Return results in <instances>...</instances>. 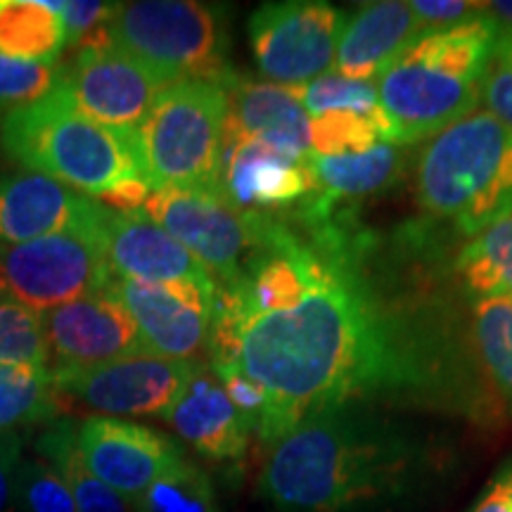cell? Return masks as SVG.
Instances as JSON below:
<instances>
[{"label":"cell","mask_w":512,"mask_h":512,"mask_svg":"<svg viewBox=\"0 0 512 512\" xmlns=\"http://www.w3.org/2000/svg\"><path fill=\"white\" fill-rule=\"evenodd\" d=\"M335 209L302 214L316 247L309 292L287 311H252L216 285L211 368H238L266 389L271 413L259 441L273 446L306 415L361 396L420 384L380 299L358 271V240Z\"/></svg>","instance_id":"obj_1"},{"label":"cell","mask_w":512,"mask_h":512,"mask_svg":"<svg viewBox=\"0 0 512 512\" xmlns=\"http://www.w3.org/2000/svg\"><path fill=\"white\" fill-rule=\"evenodd\" d=\"M418 479V448L351 403L316 411L268 451L259 489L283 512H351L392 501Z\"/></svg>","instance_id":"obj_2"},{"label":"cell","mask_w":512,"mask_h":512,"mask_svg":"<svg viewBox=\"0 0 512 512\" xmlns=\"http://www.w3.org/2000/svg\"><path fill=\"white\" fill-rule=\"evenodd\" d=\"M0 145L24 169L95 200L128 181L145 178L138 133L112 131L83 117L62 81L43 100L5 114Z\"/></svg>","instance_id":"obj_3"},{"label":"cell","mask_w":512,"mask_h":512,"mask_svg":"<svg viewBox=\"0 0 512 512\" xmlns=\"http://www.w3.org/2000/svg\"><path fill=\"white\" fill-rule=\"evenodd\" d=\"M418 202L475 238L512 211V128L491 112H472L422 147Z\"/></svg>","instance_id":"obj_4"},{"label":"cell","mask_w":512,"mask_h":512,"mask_svg":"<svg viewBox=\"0 0 512 512\" xmlns=\"http://www.w3.org/2000/svg\"><path fill=\"white\" fill-rule=\"evenodd\" d=\"M226 79L178 81L157 95L138 128L140 166L152 190L216 188L228 119Z\"/></svg>","instance_id":"obj_5"},{"label":"cell","mask_w":512,"mask_h":512,"mask_svg":"<svg viewBox=\"0 0 512 512\" xmlns=\"http://www.w3.org/2000/svg\"><path fill=\"white\" fill-rule=\"evenodd\" d=\"M121 53L145 64L166 86L192 79H226V29L221 12L195 0L117 3L105 24Z\"/></svg>","instance_id":"obj_6"},{"label":"cell","mask_w":512,"mask_h":512,"mask_svg":"<svg viewBox=\"0 0 512 512\" xmlns=\"http://www.w3.org/2000/svg\"><path fill=\"white\" fill-rule=\"evenodd\" d=\"M143 211L207 268L216 285L238 283L259 245L261 214L235 209L219 188L152 190Z\"/></svg>","instance_id":"obj_7"},{"label":"cell","mask_w":512,"mask_h":512,"mask_svg":"<svg viewBox=\"0 0 512 512\" xmlns=\"http://www.w3.org/2000/svg\"><path fill=\"white\" fill-rule=\"evenodd\" d=\"M0 266L8 292L36 311L57 309L107 290L114 278L100 226L48 235L24 245H0Z\"/></svg>","instance_id":"obj_8"},{"label":"cell","mask_w":512,"mask_h":512,"mask_svg":"<svg viewBox=\"0 0 512 512\" xmlns=\"http://www.w3.org/2000/svg\"><path fill=\"white\" fill-rule=\"evenodd\" d=\"M347 15L320 0L266 3L249 17V43L261 74L285 88H302L332 72Z\"/></svg>","instance_id":"obj_9"},{"label":"cell","mask_w":512,"mask_h":512,"mask_svg":"<svg viewBox=\"0 0 512 512\" xmlns=\"http://www.w3.org/2000/svg\"><path fill=\"white\" fill-rule=\"evenodd\" d=\"M62 88L83 117L112 131L138 133L166 83L112 46L100 27L79 43V55L62 74Z\"/></svg>","instance_id":"obj_10"},{"label":"cell","mask_w":512,"mask_h":512,"mask_svg":"<svg viewBox=\"0 0 512 512\" xmlns=\"http://www.w3.org/2000/svg\"><path fill=\"white\" fill-rule=\"evenodd\" d=\"M200 368L197 361H176L155 354H136L105 366L55 375L64 399H76L93 411L114 415L164 418L181 399Z\"/></svg>","instance_id":"obj_11"},{"label":"cell","mask_w":512,"mask_h":512,"mask_svg":"<svg viewBox=\"0 0 512 512\" xmlns=\"http://www.w3.org/2000/svg\"><path fill=\"white\" fill-rule=\"evenodd\" d=\"M107 290L136 320L147 354L192 361L209 349L216 283H140L114 275Z\"/></svg>","instance_id":"obj_12"},{"label":"cell","mask_w":512,"mask_h":512,"mask_svg":"<svg viewBox=\"0 0 512 512\" xmlns=\"http://www.w3.org/2000/svg\"><path fill=\"white\" fill-rule=\"evenodd\" d=\"M46 335L55 375L147 354L136 320L110 290L46 311Z\"/></svg>","instance_id":"obj_13"},{"label":"cell","mask_w":512,"mask_h":512,"mask_svg":"<svg viewBox=\"0 0 512 512\" xmlns=\"http://www.w3.org/2000/svg\"><path fill=\"white\" fill-rule=\"evenodd\" d=\"M377 95L392 124V145H411L475 112L482 102V83L399 60L377 79Z\"/></svg>","instance_id":"obj_14"},{"label":"cell","mask_w":512,"mask_h":512,"mask_svg":"<svg viewBox=\"0 0 512 512\" xmlns=\"http://www.w3.org/2000/svg\"><path fill=\"white\" fill-rule=\"evenodd\" d=\"M76 441L88 470L131 501L185 458L183 448L166 434L107 415L76 425Z\"/></svg>","instance_id":"obj_15"},{"label":"cell","mask_w":512,"mask_h":512,"mask_svg":"<svg viewBox=\"0 0 512 512\" xmlns=\"http://www.w3.org/2000/svg\"><path fill=\"white\" fill-rule=\"evenodd\" d=\"M102 204L53 178L0 176V245H24L48 235L100 226Z\"/></svg>","instance_id":"obj_16"},{"label":"cell","mask_w":512,"mask_h":512,"mask_svg":"<svg viewBox=\"0 0 512 512\" xmlns=\"http://www.w3.org/2000/svg\"><path fill=\"white\" fill-rule=\"evenodd\" d=\"M100 233L117 278L140 283H216L207 268L145 211H114L102 204Z\"/></svg>","instance_id":"obj_17"},{"label":"cell","mask_w":512,"mask_h":512,"mask_svg":"<svg viewBox=\"0 0 512 512\" xmlns=\"http://www.w3.org/2000/svg\"><path fill=\"white\" fill-rule=\"evenodd\" d=\"M226 200L249 214H275L316 190L306 159H292L264 143L223 140L219 183Z\"/></svg>","instance_id":"obj_18"},{"label":"cell","mask_w":512,"mask_h":512,"mask_svg":"<svg viewBox=\"0 0 512 512\" xmlns=\"http://www.w3.org/2000/svg\"><path fill=\"white\" fill-rule=\"evenodd\" d=\"M226 91L228 119L223 140L264 143L292 159L309 157L311 119L294 88L242 79L230 72Z\"/></svg>","instance_id":"obj_19"},{"label":"cell","mask_w":512,"mask_h":512,"mask_svg":"<svg viewBox=\"0 0 512 512\" xmlns=\"http://www.w3.org/2000/svg\"><path fill=\"white\" fill-rule=\"evenodd\" d=\"M425 36L411 3H366L344 19L335 53V72L349 79L377 81Z\"/></svg>","instance_id":"obj_20"},{"label":"cell","mask_w":512,"mask_h":512,"mask_svg":"<svg viewBox=\"0 0 512 512\" xmlns=\"http://www.w3.org/2000/svg\"><path fill=\"white\" fill-rule=\"evenodd\" d=\"M178 437L211 460L245 456L252 427L242 418L216 375L200 363L181 399L164 415Z\"/></svg>","instance_id":"obj_21"},{"label":"cell","mask_w":512,"mask_h":512,"mask_svg":"<svg viewBox=\"0 0 512 512\" xmlns=\"http://www.w3.org/2000/svg\"><path fill=\"white\" fill-rule=\"evenodd\" d=\"M403 164H406V157L401 147L392 143H382L358 155L323 157L309 152L306 157V166L316 185L313 195L330 204L356 200V197L389 188L401 176Z\"/></svg>","instance_id":"obj_22"},{"label":"cell","mask_w":512,"mask_h":512,"mask_svg":"<svg viewBox=\"0 0 512 512\" xmlns=\"http://www.w3.org/2000/svg\"><path fill=\"white\" fill-rule=\"evenodd\" d=\"M491 57H494V27L482 12L479 17L453 29L422 36L408 50L403 62L422 64L453 79L482 83L489 72Z\"/></svg>","instance_id":"obj_23"},{"label":"cell","mask_w":512,"mask_h":512,"mask_svg":"<svg viewBox=\"0 0 512 512\" xmlns=\"http://www.w3.org/2000/svg\"><path fill=\"white\" fill-rule=\"evenodd\" d=\"M36 451L67 484L76 512H136L131 498L121 496L88 470L76 441L72 420H57L36 439Z\"/></svg>","instance_id":"obj_24"},{"label":"cell","mask_w":512,"mask_h":512,"mask_svg":"<svg viewBox=\"0 0 512 512\" xmlns=\"http://www.w3.org/2000/svg\"><path fill=\"white\" fill-rule=\"evenodd\" d=\"M67 403L50 368L0 366V432L53 425Z\"/></svg>","instance_id":"obj_25"},{"label":"cell","mask_w":512,"mask_h":512,"mask_svg":"<svg viewBox=\"0 0 512 512\" xmlns=\"http://www.w3.org/2000/svg\"><path fill=\"white\" fill-rule=\"evenodd\" d=\"M67 46L60 15L41 0H0V55L17 60H55Z\"/></svg>","instance_id":"obj_26"},{"label":"cell","mask_w":512,"mask_h":512,"mask_svg":"<svg viewBox=\"0 0 512 512\" xmlns=\"http://www.w3.org/2000/svg\"><path fill=\"white\" fill-rule=\"evenodd\" d=\"M456 268L467 290L479 299H512V211L460 249Z\"/></svg>","instance_id":"obj_27"},{"label":"cell","mask_w":512,"mask_h":512,"mask_svg":"<svg viewBox=\"0 0 512 512\" xmlns=\"http://www.w3.org/2000/svg\"><path fill=\"white\" fill-rule=\"evenodd\" d=\"M311 152L323 157L358 155L382 143H392V124L382 107L373 114L349 110L323 112L311 117Z\"/></svg>","instance_id":"obj_28"},{"label":"cell","mask_w":512,"mask_h":512,"mask_svg":"<svg viewBox=\"0 0 512 512\" xmlns=\"http://www.w3.org/2000/svg\"><path fill=\"white\" fill-rule=\"evenodd\" d=\"M133 505L136 512H221L209 475L188 458L147 486Z\"/></svg>","instance_id":"obj_29"},{"label":"cell","mask_w":512,"mask_h":512,"mask_svg":"<svg viewBox=\"0 0 512 512\" xmlns=\"http://www.w3.org/2000/svg\"><path fill=\"white\" fill-rule=\"evenodd\" d=\"M50 344L46 313L27 306L12 294H0V366L48 368Z\"/></svg>","instance_id":"obj_30"},{"label":"cell","mask_w":512,"mask_h":512,"mask_svg":"<svg viewBox=\"0 0 512 512\" xmlns=\"http://www.w3.org/2000/svg\"><path fill=\"white\" fill-rule=\"evenodd\" d=\"M475 339L486 370L512 403V299L484 297L475 304Z\"/></svg>","instance_id":"obj_31"},{"label":"cell","mask_w":512,"mask_h":512,"mask_svg":"<svg viewBox=\"0 0 512 512\" xmlns=\"http://www.w3.org/2000/svg\"><path fill=\"white\" fill-rule=\"evenodd\" d=\"M306 114L318 117L323 112L349 110L358 114H373L380 110L377 83L368 79H349V76L332 72L318 76L302 88H294Z\"/></svg>","instance_id":"obj_32"},{"label":"cell","mask_w":512,"mask_h":512,"mask_svg":"<svg viewBox=\"0 0 512 512\" xmlns=\"http://www.w3.org/2000/svg\"><path fill=\"white\" fill-rule=\"evenodd\" d=\"M64 69L55 60H17L0 55V110L34 105L60 86Z\"/></svg>","instance_id":"obj_33"},{"label":"cell","mask_w":512,"mask_h":512,"mask_svg":"<svg viewBox=\"0 0 512 512\" xmlns=\"http://www.w3.org/2000/svg\"><path fill=\"white\" fill-rule=\"evenodd\" d=\"M17 512H76L64 479L46 460L24 458L15 479Z\"/></svg>","instance_id":"obj_34"},{"label":"cell","mask_w":512,"mask_h":512,"mask_svg":"<svg viewBox=\"0 0 512 512\" xmlns=\"http://www.w3.org/2000/svg\"><path fill=\"white\" fill-rule=\"evenodd\" d=\"M211 373L216 375L223 392L228 394L233 406L238 408L247 425L252 427V432L259 437L268 420V413H271V399H268L266 389L238 368H211Z\"/></svg>","instance_id":"obj_35"},{"label":"cell","mask_w":512,"mask_h":512,"mask_svg":"<svg viewBox=\"0 0 512 512\" xmlns=\"http://www.w3.org/2000/svg\"><path fill=\"white\" fill-rule=\"evenodd\" d=\"M411 8L427 36L479 17L484 12V3H470V0H413Z\"/></svg>","instance_id":"obj_36"},{"label":"cell","mask_w":512,"mask_h":512,"mask_svg":"<svg viewBox=\"0 0 512 512\" xmlns=\"http://www.w3.org/2000/svg\"><path fill=\"white\" fill-rule=\"evenodd\" d=\"M482 100L494 117L512 128V60L508 55L494 53L482 81Z\"/></svg>","instance_id":"obj_37"},{"label":"cell","mask_w":512,"mask_h":512,"mask_svg":"<svg viewBox=\"0 0 512 512\" xmlns=\"http://www.w3.org/2000/svg\"><path fill=\"white\" fill-rule=\"evenodd\" d=\"M117 3H91V0H64L62 22L67 31V43L86 41L100 27H105L107 19L112 17Z\"/></svg>","instance_id":"obj_38"},{"label":"cell","mask_w":512,"mask_h":512,"mask_svg":"<svg viewBox=\"0 0 512 512\" xmlns=\"http://www.w3.org/2000/svg\"><path fill=\"white\" fill-rule=\"evenodd\" d=\"M22 460L19 432H0V512H17L15 479Z\"/></svg>","instance_id":"obj_39"},{"label":"cell","mask_w":512,"mask_h":512,"mask_svg":"<svg viewBox=\"0 0 512 512\" xmlns=\"http://www.w3.org/2000/svg\"><path fill=\"white\" fill-rule=\"evenodd\" d=\"M470 512H512V463L496 472Z\"/></svg>","instance_id":"obj_40"},{"label":"cell","mask_w":512,"mask_h":512,"mask_svg":"<svg viewBox=\"0 0 512 512\" xmlns=\"http://www.w3.org/2000/svg\"><path fill=\"white\" fill-rule=\"evenodd\" d=\"M150 192L152 185L145 178H140V181H128L119 185V188L105 192V195L98 197V202L105 204V207H112L114 211H143Z\"/></svg>","instance_id":"obj_41"},{"label":"cell","mask_w":512,"mask_h":512,"mask_svg":"<svg viewBox=\"0 0 512 512\" xmlns=\"http://www.w3.org/2000/svg\"><path fill=\"white\" fill-rule=\"evenodd\" d=\"M484 15L494 27V48L512 46V3H484Z\"/></svg>","instance_id":"obj_42"},{"label":"cell","mask_w":512,"mask_h":512,"mask_svg":"<svg viewBox=\"0 0 512 512\" xmlns=\"http://www.w3.org/2000/svg\"><path fill=\"white\" fill-rule=\"evenodd\" d=\"M0 294H8V285H5V273H3V266H0Z\"/></svg>","instance_id":"obj_43"}]
</instances>
